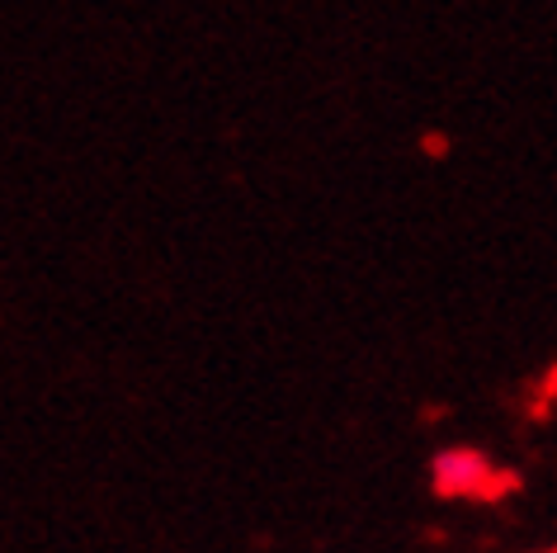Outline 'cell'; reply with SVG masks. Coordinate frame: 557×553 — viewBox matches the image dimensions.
Segmentation results:
<instances>
[{
    "label": "cell",
    "instance_id": "1",
    "mask_svg": "<svg viewBox=\"0 0 557 553\" xmlns=\"http://www.w3.org/2000/svg\"><path fill=\"white\" fill-rule=\"evenodd\" d=\"M435 488L444 496H492L500 488V474L478 450H444L435 459Z\"/></svg>",
    "mask_w": 557,
    "mask_h": 553
}]
</instances>
